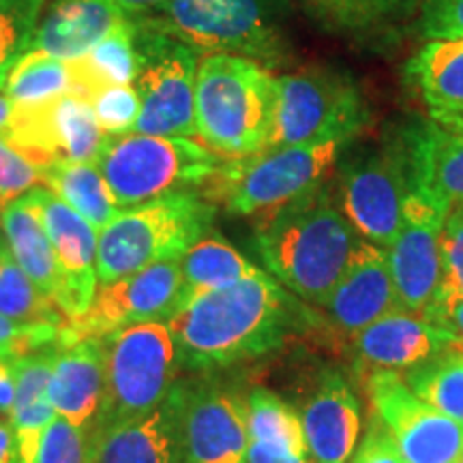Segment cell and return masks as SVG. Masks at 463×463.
Instances as JSON below:
<instances>
[{
    "instance_id": "1",
    "label": "cell",
    "mask_w": 463,
    "mask_h": 463,
    "mask_svg": "<svg viewBox=\"0 0 463 463\" xmlns=\"http://www.w3.org/2000/svg\"><path fill=\"white\" fill-rule=\"evenodd\" d=\"M298 300L262 269L232 286L198 294L170 324L181 372L213 375L258 361L286 344Z\"/></svg>"
},
{
    "instance_id": "2",
    "label": "cell",
    "mask_w": 463,
    "mask_h": 463,
    "mask_svg": "<svg viewBox=\"0 0 463 463\" xmlns=\"http://www.w3.org/2000/svg\"><path fill=\"white\" fill-rule=\"evenodd\" d=\"M361 241L328 183L256 222V247L269 275L314 307L328 298Z\"/></svg>"
},
{
    "instance_id": "3",
    "label": "cell",
    "mask_w": 463,
    "mask_h": 463,
    "mask_svg": "<svg viewBox=\"0 0 463 463\" xmlns=\"http://www.w3.org/2000/svg\"><path fill=\"white\" fill-rule=\"evenodd\" d=\"M275 78L251 58L202 56L195 78V140L223 161L264 150L273 129Z\"/></svg>"
},
{
    "instance_id": "4",
    "label": "cell",
    "mask_w": 463,
    "mask_h": 463,
    "mask_svg": "<svg viewBox=\"0 0 463 463\" xmlns=\"http://www.w3.org/2000/svg\"><path fill=\"white\" fill-rule=\"evenodd\" d=\"M345 148V142L264 148L223 161L200 194L232 215L260 222L326 184Z\"/></svg>"
},
{
    "instance_id": "5",
    "label": "cell",
    "mask_w": 463,
    "mask_h": 463,
    "mask_svg": "<svg viewBox=\"0 0 463 463\" xmlns=\"http://www.w3.org/2000/svg\"><path fill=\"white\" fill-rule=\"evenodd\" d=\"M215 208L200 191H176L120 211L97 236V279L109 283L181 258L211 232Z\"/></svg>"
},
{
    "instance_id": "6",
    "label": "cell",
    "mask_w": 463,
    "mask_h": 463,
    "mask_svg": "<svg viewBox=\"0 0 463 463\" xmlns=\"http://www.w3.org/2000/svg\"><path fill=\"white\" fill-rule=\"evenodd\" d=\"M223 159L195 137L106 136L97 165L120 211L176 191H202Z\"/></svg>"
},
{
    "instance_id": "7",
    "label": "cell",
    "mask_w": 463,
    "mask_h": 463,
    "mask_svg": "<svg viewBox=\"0 0 463 463\" xmlns=\"http://www.w3.org/2000/svg\"><path fill=\"white\" fill-rule=\"evenodd\" d=\"M101 339L106 384L99 414L92 422L95 436L159 408L181 372L176 339L167 322L133 324Z\"/></svg>"
},
{
    "instance_id": "8",
    "label": "cell",
    "mask_w": 463,
    "mask_h": 463,
    "mask_svg": "<svg viewBox=\"0 0 463 463\" xmlns=\"http://www.w3.org/2000/svg\"><path fill=\"white\" fill-rule=\"evenodd\" d=\"M146 17L204 56H245L273 71L292 52L269 0H170Z\"/></svg>"
},
{
    "instance_id": "9",
    "label": "cell",
    "mask_w": 463,
    "mask_h": 463,
    "mask_svg": "<svg viewBox=\"0 0 463 463\" xmlns=\"http://www.w3.org/2000/svg\"><path fill=\"white\" fill-rule=\"evenodd\" d=\"M372 123L361 86L335 69H303L275 78V114L269 146L345 142Z\"/></svg>"
},
{
    "instance_id": "10",
    "label": "cell",
    "mask_w": 463,
    "mask_h": 463,
    "mask_svg": "<svg viewBox=\"0 0 463 463\" xmlns=\"http://www.w3.org/2000/svg\"><path fill=\"white\" fill-rule=\"evenodd\" d=\"M333 198L363 241L389 249L414 191L412 165L403 133L347 155L337 172Z\"/></svg>"
},
{
    "instance_id": "11",
    "label": "cell",
    "mask_w": 463,
    "mask_h": 463,
    "mask_svg": "<svg viewBox=\"0 0 463 463\" xmlns=\"http://www.w3.org/2000/svg\"><path fill=\"white\" fill-rule=\"evenodd\" d=\"M136 26L140 116L131 131L146 136L195 137V78L200 54L155 26L146 15H131Z\"/></svg>"
},
{
    "instance_id": "12",
    "label": "cell",
    "mask_w": 463,
    "mask_h": 463,
    "mask_svg": "<svg viewBox=\"0 0 463 463\" xmlns=\"http://www.w3.org/2000/svg\"><path fill=\"white\" fill-rule=\"evenodd\" d=\"M372 416L384 427L405 463H459L463 425L438 412L410 389L399 372H364Z\"/></svg>"
},
{
    "instance_id": "13",
    "label": "cell",
    "mask_w": 463,
    "mask_h": 463,
    "mask_svg": "<svg viewBox=\"0 0 463 463\" xmlns=\"http://www.w3.org/2000/svg\"><path fill=\"white\" fill-rule=\"evenodd\" d=\"M178 463H247V397L217 378L178 380Z\"/></svg>"
},
{
    "instance_id": "14",
    "label": "cell",
    "mask_w": 463,
    "mask_h": 463,
    "mask_svg": "<svg viewBox=\"0 0 463 463\" xmlns=\"http://www.w3.org/2000/svg\"><path fill=\"white\" fill-rule=\"evenodd\" d=\"M181 258L99 283L89 309L75 320H67L61 339L108 337L133 324L167 322L181 307Z\"/></svg>"
},
{
    "instance_id": "15",
    "label": "cell",
    "mask_w": 463,
    "mask_h": 463,
    "mask_svg": "<svg viewBox=\"0 0 463 463\" xmlns=\"http://www.w3.org/2000/svg\"><path fill=\"white\" fill-rule=\"evenodd\" d=\"M5 140L45 170L61 161H97L106 133L90 103L67 92L39 106H11Z\"/></svg>"
},
{
    "instance_id": "16",
    "label": "cell",
    "mask_w": 463,
    "mask_h": 463,
    "mask_svg": "<svg viewBox=\"0 0 463 463\" xmlns=\"http://www.w3.org/2000/svg\"><path fill=\"white\" fill-rule=\"evenodd\" d=\"M449 208L414 187L403 222L386 251L397 309L425 311L439 286V234Z\"/></svg>"
},
{
    "instance_id": "17",
    "label": "cell",
    "mask_w": 463,
    "mask_h": 463,
    "mask_svg": "<svg viewBox=\"0 0 463 463\" xmlns=\"http://www.w3.org/2000/svg\"><path fill=\"white\" fill-rule=\"evenodd\" d=\"M42 215L45 234L52 242L58 269L54 303L67 320H75L89 309L97 286V232L71 206L52 191L37 187L28 194Z\"/></svg>"
},
{
    "instance_id": "18",
    "label": "cell",
    "mask_w": 463,
    "mask_h": 463,
    "mask_svg": "<svg viewBox=\"0 0 463 463\" xmlns=\"http://www.w3.org/2000/svg\"><path fill=\"white\" fill-rule=\"evenodd\" d=\"M361 373L372 369L410 372L447 350H459L453 335L427 311L392 309L350 337Z\"/></svg>"
},
{
    "instance_id": "19",
    "label": "cell",
    "mask_w": 463,
    "mask_h": 463,
    "mask_svg": "<svg viewBox=\"0 0 463 463\" xmlns=\"http://www.w3.org/2000/svg\"><path fill=\"white\" fill-rule=\"evenodd\" d=\"M317 309L324 311L328 326L345 339L397 309V294L384 249L361 241L344 275Z\"/></svg>"
},
{
    "instance_id": "20",
    "label": "cell",
    "mask_w": 463,
    "mask_h": 463,
    "mask_svg": "<svg viewBox=\"0 0 463 463\" xmlns=\"http://www.w3.org/2000/svg\"><path fill=\"white\" fill-rule=\"evenodd\" d=\"M305 447L311 463H347L361 438V403L337 369L317 375L300 405Z\"/></svg>"
},
{
    "instance_id": "21",
    "label": "cell",
    "mask_w": 463,
    "mask_h": 463,
    "mask_svg": "<svg viewBox=\"0 0 463 463\" xmlns=\"http://www.w3.org/2000/svg\"><path fill=\"white\" fill-rule=\"evenodd\" d=\"M127 20L129 14L116 0H52L39 17L28 52L71 62L89 54Z\"/></svg>"
},
{
    "instance_id": "22",
    "label": "cell",
    "mask_w": 463,
    "mask_h": 463,
    "mask_svg": "<svg viewBox=\"0 0 463 463\" xmlns=\"http://www.w3.org/2000/svg\"><path fill=\"white\" fill-rule=\"evenodd\" d=\"M52 369L48 397L58 419L73 427H90L99 414L106 384V354L101 337L61 339Z\"/></svg>"
},
{
    "instance_id": "23",
    "label": "cell",
    "mask_w": 463,
    "mask_h": 463,
    "mask_svg": "<svg viewBox=\"0 0 463 463\" xmlns=\"http://www.w3.org/2000/svg\"><path fill=\"white\" fill-rule=\"evenodd\" d=\"M403 73L427 118L463 131V39L427 42L405 62Z\"/></svg>"
},
{
    "instance_id": "24",
    "label": "cell",
    "mask_w": 463,
    "mask_h": 463,
    "mask_svg": "<svg viewBox=\"0 0 463 463\" xmlns=\"http://www.w3.org/2000/svg\"><path fill=\"white\" fill-rule=\"evenodd\" d=\"M402 133L414 187L447 208L463 204V131L422 118Z\"/></svg>"
},
{
    "instance_id": "25",
    "label": "cell",
    "mask_w": 463,
    "mask_h": 463,
    "mask_svg": "<svg viewBox=\"0 0 463 463\" xmlns=\"http://www.w3.org/2000/svg\"><path fill=\"white\" fill-rule=\"evenodd\" d=\"M61 347L62 341L58 337L54 344L15 358V402L7 420L14 431L17 463H37L45 431L56 420V410L48 397V382Z\"/></svg>"
},
{
    "instance_id": "26",
    "label": "cell",
    "mask_w": 463,
    "mask_h": 463,
    "mask_svg": "<svg viewBox=\"0 0 463 463\" xmlns=\"http://www.w3.org/2000/svg\"><path fill=\"white\" fill-rule=\"evenodd\" d=\"M178 384V382H176ZM153 412L109 427L97 439L95 463H178V386Z\"/></svg>"
},
{
    "instance_id": "27",
    "label": "cell",
    "mask_w": 463,
    "mask_h": 463,
    "mask_svg": "<svg viewBox=\"0 0 463 463\" xmlns=\"http://www.w3.org/2000/svg\"><path fill=\"white\" fill-rule=\"evenodd\" d=\"M0 228H3L5 242H7L9 253L17 266L24 270L28 279L37 283L54 300L58 292L54 249L45 234L42 215H39L34 202L28 198V194L3 208Z\"/></svg>"
},
{
    "instance_id": "28",
    "label": "cell",
    "mask_w": 463,
    "mask_h": 463,
    "mask_svg": "<svg viewBox=\"0 0 463 463\" xmlns=\"http://www.w3.org/2000/svg\"><path fill=\"white\" fill-rule=\"evenodd\" d=\"M43 187L101 232L120 208L97 161H61L43 170Z\"/></svg>"
},
{
    "instance_id": "29",
    "label": "cell",
    "mask_w": 463,
    "mask_h": 463,
    "mask_svg": "<svg viewBox=\"0 0 463 463\" xmlns=\"http://www.w3.org/2000/svg\"><path fill=\"white\" fill-rule=\"evenodd\" d=\"M75 80V92L86 101L95 92L108 86L133 84L137 75V52H136V26L133 20L109 33L101 43H97L89 54L69 62Z\"/></svg>"
},
{
    "instance_id": "30",
    "label": "cell",
    "mask_w": 463,
    "mask_h": 463,
    "mask_svg": "<svg viewBox=\"0 0 463 463\" xmlns=\"http://www.w3.org/2000/svg\"><path fill=\"white\" fill-rule=\"evenodd\" d=\"M256 270H260L258 266L249 262L239 249L232 247L222 236L208 232L181 256V305L198 294L232 286Z\"/></svg>"
},
{
    "instance_id": "31",
    "label": "cell",
    "mask_w": 463,
    "mask_h": 463,
    "mask_svg": "<svg viewBox=\"0 0 463 463\" xmlns=\"http://www.w3.org/2000/svg\"><path fill=\"white\" fill-rule=\"evenodd\" d=\"M3 92L11 106H39L56 97L75 92L71 65L43 52H26L11 67Z\"/></svg>"
},
{
    "instance_id": "32",
    "label": "cell",
    "mask_w": 463,
    "mask_h": 463,
    "mask_svg": "<svg viewBox=\"0 0 463 463\" xmlns=\"http://www.w3.org/2000/svg\"><path fill=\"white\" fill-rule=\"evenodd\" d=\"M247 427L249 439L289 450V453L307 455L298 412L264 386H256L247 395Z\"/></svg>"
},
{
    "instance_id": "33",
    "label": "cell",
    "mask_w": 463,
    "mask_h": 463,
    "mask_svg": "<svg viewBox=\"0 0 463 463\" xmlns=\"http://www.w3.org/2000/svg\"><path fill=\"white\" fill-rule=\"evenodd\" d=\"M405 382L422 402L463 425V350H447L405 372Z\"/></svg>"
},
{
    "instance_id": "34",
    "label": "cell",
    "mask_w": 463,
    "mask_h": 463,
    "mask_svg": "<svg viewBox=\"0 0 463 463\" xmlns=\"http://www.w3.org/2000/svg\"><path fill=\"white\" fill-rule=\"evenodd\" d=\"M0 316L26 324H67V317L61 314L54 300L17 266L7 242L0 247Z\"/></svg>"
},
{
    "instance_id": "35",
    "label": "cell",
    "mask_w": 463,
    "mask_h": 463,
    "mask_svg": "<svg viewBox=\"0 0 463 463\" xmlns=\"http://www.w3.org/2000/svg\"><path fill=\"white\" fill-rule=\"evenodd\" d=\"M45 0H0V90L11 67L31 48Z\"/></svg>"
},
{
    "instance_id": "36",
    "label": "cell",
    "mask_w": 463,
    "mask_h": 463,
    "mask_svg": "<svg viewBox=\"0 0 463 463\" xmlns=\"http://www.w3.org/2000/svg\"><path fill=\"white\" fill-rule=\"evenodd\" d=\"M324 24L339 31H367L382 20L402 14L408 0H305Z\"/></svg>"
},
{
    "instance_id": "37",
    "label": "cell",
    "mask_w": 463,
    "mask_h": 463,
    "mask_svg": "<svg viewBox=\"0 0 463 463\" xmlns=\"http://www.w3.org/2000/svg\"><path fill=\"white\" fill-rule=\"evenodd\" d=\"M97 439L90 427H73L58 419L45 431L37 463H95Z\"/></svg>"
},
{
    "instance_id": "38",
    "label": "cell",
    "mask_w": 463,
    "mask_h": 463,
    "mask_svg": "<svg viewBox=\"0 0 463 463\" xmlns=\"http://www.w3.org/2000/svg\"><path fill=\"white\" fill-rule=\"evenodd\" d=\"M97 123L106 136L129 133L140 116V97L133 84L108 86L89 99Z\"/></svg>"
},
{
    "instance_id": "39",
    "label": "cell",
    "mask_w": 463,
    "mask_h": 463,
    "mask_svg": "<svg viewBox=\"0 0 463 463\" xmlns=\"http://www.w3.org/2000/svg\"><path fill=\"white\" fill-rule=\"evenodd\" d=\"M43 187V167L33 164L0 133V208Z\"/></svg>"
},
{
    "instance_id": "40",
    "label": "cell",
    "mask_w": 463,
    "mask_h": 463,
    "mask_svg": "<svg viewBox=\"0 0 463 463\" xmlns=\"http://www.w3.org/2000/svg\"><path fill=\"white\" fill-rule=\"evenodd\" d=\"M438 292L463 297V204L450 206L439 234Z\"/></svg>"
},
{
    "instance_id": "41",
    "label": "cell",
    "mask_w": 463,
    "mask_h": 463,
    "mask_svg": "<svg viewBox=\"0 0 463 463\" xmlns=\"http://www.w3.org/2000/svg\"><path fill=\"white\" fill-rule=\"evenodd\" d=\"M62 326L56 324H26L0 316V358H20L54 344L61 337Z\"/></svg>"
},
{
    "instance_id": "42",
    "label": "cell",
    "mask_w": 463,
    "mask_h": 463,
    "mask_svg": "<svg viewBox=\"0 0 463 463\" xmlns=\"http://www.w3.org/2000/svg\"><path fill=\"white\" fill-rule=\"evenodd\" d=\"M419 31L427 42L463 39V0H422Z\"/></svg>"
},
{
    "instance_id": "43",
    "label": "cell",
    "mask_w": 463,
    "mask_h": 463,
    "mask_svg": "<svg viewBox=\"0 0 463 463\" xmlns=\"http://www.w3.org/2000/svg\"><path fill=\"white\" fill-rule=\"evenodd\" d=\"M347 463H405V459L384 427L372 416L367 436H364L361 447H356L354 455Z\"/></svg>"
},
{
    "instance_id": "44",
    "label": "cell",
    "mask_w": 463,
    "mask_h": 463,
    "mask_svg": "<svg viewBox=\"0 0 463 463\" xmlns=\"http://www.w3.org/2000/svg\"><path fill=\"white\" fill-rule=\"evenodd\" d=\"M425 311L453 335L457 347L463 350V297L436 292L431 305Z\"/></svg>"
},
{
    "instance_id": "45",
    "label": "cell",
    "mask_w": 463,
    "mask_h": 463,
    "mask_svg": "<svg viewBox=\"0 0 463 463\" xmlns=\"http://www.w3.org/2000/svg\"><path fill=\"white\" fill-rule=\"evenodd\" d=\"M247 463H311L309 455H297L289 450L269 447V444L249 439Z\"/></svg>"
},
{
    "instance_id": "46",
    "label": "cell",
    "mask_w": 463,
    "mask_h": 463,
    "mask_svg": "<svg viewBox=\"0 0 463 463\" xmlns=\"http://www.w3.org/2000/svg\"><path fill=\"white\" fill-rule=\"evenodd\" d=\"M15 358H0V419H9L15 402Z\"/></svg>"
},
{
    "instance_id": "47",
    "label": "cell",
    "mask_w": 463,
    "mask_h": 463,
    "mask_svg": "<svg viewBox=\"0 0 463 463\" xmlns=\"http://www.w3.org/2000/svg\"><path fill=\"white\" fill-rule=\"evenodd\" d=\"M0 463H17L14 431L7 419H0Z\"/></svg>"
},
{
    "instance_id": "48",
    "label": "cell",
    "mask_w": 463,
    "mask_h": 463,
    "mask_svg": "<svg viewBox=\"0 0 463 463\" xmlns=\"http://www.w3.org/2000/svg\"><path fill=\"white\" fill-rule=\"evenodd\" d=\"M116 3H118L129 15H146L165 7L170 0H116Z\"/></svg>"
},
{
    "instance_id": "49",
    "label": "cell",
    "mask_w": 463,
    "mask_h": 463,
    "mask_svg": "<svg viewBox=\"0 0 463 463\" xmlns=\"http://www.w3.org/2000/svg\"><path fill=\"white\" fill-rule=\"evenodd\" d=\"M9 120H11V101L7 99V95L0 90V133H3V136L7 133Z\"/></svg>"
},
{
    "instance_id": "50",
    "label": "cell",
    "mask_w": 463,
    "mask_h": 463,
    "mask_svg": "<svg viewBox=\"0 0 463 463\" xmlns=\"http://www.w3.org/2000/svg\"><path fill=\"white\" fill-rule=\"evenodd\" d=\"M5 245V239H0V247H3Z\"/></svg>"
},
{
    "instance_id": "51",
    "label": "cell",
    "mask_w": 463,
    "mask_h": 463,
    "mask_svg": "<svg viewBox=\"0 0 463 463\" xmlns=\"http://www.w3.org/2000/svg\"><path fill=\"white\" fill-rule=\"evenodd\" d=\"M410 3H412V5H414V0H410Z\"/></svg>"
},
{
    "instance_id": "52",
    "label": "cell",
    "mask_w": 463,
    "mask_h": 463,
    "mask_svg": "<svg viewBox=\"0 0 463 463\" xmlns=\"http://www.w3.org/2000/svg\"><path fill=\"white\" fill-rule=\"evenodd\" d=\"M459 463H463V459H461V461H459Z\"/></svg>"
}]
</instances>
